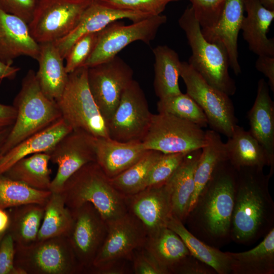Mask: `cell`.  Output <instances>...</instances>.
<instances>
[{"instance_id":"obj_53","label":"cell","mask_w":274,"mask_h":274,"mask_svg":"<svg viewBox=\"0 0 274 274\" xmlns=\"http://www.w3.org/2000/svg\"><path fill=\"white\" fill-rule=\"evenodd\" d=\"M5 233H1V234H0V243H1V241H2L3 237V236H4V235H5Z\"/></svg>"},{"instance_id":"obj_5","label":"cell","mask_w":274,"mask_h":274,"mask_svg":"<svg viewBox=\"0 0 274 274\" xmlns=\"http://www.w3.org/2000/svg\"><path fill=\"white\" fill-rule=\"evenodd\" d=\"M178 23L191 49L188 62L211 85L229 96L234 95L236 86L229 73V62L225 48L204 38L191 7L184 10Z\"/></svg>"},{"instance_id":"obj_25","label":"cell","mask_w":274,"mask_h":274,"mask_svg":"<svg viewBox=\"0 0 274 274\" xmlns=\"http://www.w3.org/2000/svg\"><path fill=\"white\" fill-rule=\"evenodd\" d=\"M72 130L61 118L45 129L25 139L0 156V175L23 158L38 153L48 152Z\"/></svg>"},{"instance_id":"obj_23","label":"cell","mask_w":274,"mask_h":274,"mask_svg":"<svg viewBox=\"0 0 274 274\" xmlns=\"http://www.w3.org/2000/svg\"><path fill=\"white\" fill-rule=\"evenodd\" d=\"M242 35L251 51L257 55L274 56V39L267 33L274 19V10L264 7L258 0H244Z\"/></svg>"},{"instance_id":"obj_54","label":"cell","mask_w":274,"mask_h":274,"mask_svg":"<svg viewBox=\"0 0 274 274\" xmlns=\"http://www.w3.org/2000/svg\"><path fill=\"white\" fill-rule=\"evenodd\" d=\"M89 1H93V0H89Z\"/></svg>"},{"instance_id":"obj_51","label":"cell","mask_w":274,"mask_h":274,"mask_svg":"<svg viewBox=\"0 0 274 274\" xmlns=\"http://www.w3.org/2000/svg\"><path fill=\"white\" fill-rule=\"evenodd\" d=\"M12 127V126L0 131V151L11 131Z\"/></svg>"},{"instance_id":"obj_10","label":"cell","mask_w":274,"mask_h":274,"mask_svg":"<svg viewBox=\"0 0 274 274\" xmlns=\"http://www.w3.org/2000/svg\"><path fill=\"white\" fill-rule=\"evenodd\" d=\"M92 1L37 0L28 23L31 36L39 44L55 42L65 37L76 26Z\"/></svg>"},{"instance_id":"obj_17","label":"cell","mask_w":274,"mask_h":274,"mask_svg":"<svg viewBox=\"0 0 274 274\" xmlns=\"http://www.w3.org/2000/svg\"><path fill=\"white\" fill-rule=\"evenodd\" d=\"M125 197L128 212L140 221L147 236L166 227L172 213L169 194L165 183L146 187Z\"/></svg>"},{"instance_id":"obj_37","label":"cell","mask_w":274,"mask_h":274,"mask_svg":"<svg viewBox=\"0 0 274 274\" xmlns=\"http://www.w3.org/2000/svg\"><path fill=\"white\" fill-rule=\"evenodd\" d=\"M51 191L30 187L19 181L0 175V209L36 203L45 206Z\"/></svg>"},{"instance_id":"obj_34","label":"cell","mask_w":274,"mask_h":274,"mask_svg":"<svg viewBox=\"0 0 274 274\" xmlns=\"http://www.w3.org/2000/svg\"><path fill=\"white\" fill-rule=\"evenodd\" d=\"M49 161L48 153L34 154L20 159L3 174L32 188L50 190L52 180Z\"/></svg>"},{"instance_id":"obj_3","label":"cell","mask_w":274,"mask_h":274,"mask_svg":"<svg viewBox=\"0 0 274 274\" xmlns=\"http://www.w3.org/2000/svg\"><path fill=\"white\" fill-rule=\"evenodd\" d=\"M60 192L70 209L91 203L108 225L128 212L125 197L112 186L96 161L86 164L73 174Z\"/></svg>"},{"instance_id":"obj_11","label":"cell","mask_w":274,"mask_h":274,"mask_svg":"<svg viewBox=\"0 0 274 274\" xmlns=\"http://www.w3.org/2000/svg\"><path fill=\"white\" fill-rule=\"evenodd\" d=\"M167 21L165 15L151 16L129 25L116 21L98 32L95 47L84 64L90 67L116 56L129 44L137 41L149 44L159 28Z\"/></svg>"},{"instance_id":"obj_31","label":"cell","mask_w":274,"mask_h":274,"mask_svg":"<svg viewBox=\"0 0 274 274\" xmlns=\"http://www.w3.org/2000/svg\"><path fill=\"white\" fill-rule=\"evenodd\" d=\"M206 144L201 148V153L194 173L195 187L191 197L188 214L193 208L197 197L210 180L217 166L228 159L225 143L220 133L212 130L206 131ZM188 215V214H187Z\"/></svg>"},{"instance_id":"obj_44","label":"cell","mask_w":274,"mask_h":274,"mask_svg":"<svg viewBox=\"0 0 274 274\" xmlns=\"http://www.w3.org/2000/svg\"><path fill=\"white\" fill-rule=\"evenodd\" d=\"M15 246L6 232L0 243V274H23L15 264Z\"/></svg>"},{"instance_id":"obj_48","label":"cell","mask_w":274,"mask_h":274,"mask_svg":"<svg viewBox=\"0 0 274 274\" xmlns=\"http://www.w3.org/2000/svg\"><path fill=\"white\" fill-rule=\"evenodd\" d=\"M16 114V110L13 105L0 103V131L13 126Z\"/></svg>"},{"instance_id":"obj_47","label":"cell","mask_w":274,"mask_h":274,"mask_svg":"<svg viewBox=\"0 0 274 274\" xmlns=\"http://www.w3.org/2000/svg\"><path fill=\"white\" fill-rule=\"evenodd\" d=\"M125 260L107 263L91 268L89 271L96 274H124L128 271Z\"/></svg>"},{"instance_id":"obj_6","label":"cell","mask_w":274,"mask_h":274,"mask_svg":"<svg viewBox=\"0 0 274 274\" xmlns=\"http://www.w3.org/2000/svg\"><path fill=\"white\" fill-rule=\"evenodd\" d=\"M88 67L68 74L66 85L56 101L61 118L73 129L83 130L94 138H110L107 124L90 91Z\"/></svg>"},{"instance_id":"obj_22","label":"cell","mask_w":274,"mask_h":274,"mask_svg":"<svg viewBox=\"0 0 274 274\" xmlns=\"http://www.w3.org/2000/svg\"><path fill=\"white\" fill-rule=\"evenodd\" d=\"M96 162L110 179L140 159L148 151L142 141L119 142L110 138H95Z\"/></svg>"},{"instance_id":"obj_15","label":"cell","mask_w":274,"mask_h":274,"mask_svg":"<svg viewBox=\"0 0 274 274\" xmlns=\"http://www.w3.org/2000/svg\"><path fill=\"white\" fill-rule=\"evenodd\" d=\"M94 139L83 130L73 129L47 152L50 161L57 165L50 191L60 192L73 174L86 164L96 161Z\"/></svg>"},{"instance_id":"obj_29","label":"cell","mask_w":274,"mask_h":274,"mask_svg":"<svg viewBox=\"0 0 274 274\" xmlns=\"http://www.w3.org/2000/svg\"><path fill=\"white\" fill-rule=\"evenodd\" d=\"M227 253L231 274L274 273V227L255 248L243 252Z\"/></svg>"},{"instance_id":"obj_24","label":"cell","mask_w":274,"mask_h":274,"mask_svg":"<svg viewBox=\"0 0 274 274\" xmlns=\"http://www.w3.org/2000/svg\"><path fill=\"white\" fill-rule=\"evenodd\" d=\"M201 149L189 152L165 183L169 194L172 216L184 224L195 187L194 173Z\"/></svg>"},{"instance_id":"obj_12","label":"cell","mask_w":274,"mask_h":274,"mask_svg":"<svg viewBox=\"0 0 274 274\" xmlns=\"http://www.w3.org/2000/svg\"><path fill=\"white\" fill-rule=\"evenodd\" d=\"M133 71L130 66L117 56L88 67L89 88L107 124L124 91L133 80Z\"/></svg>"},{"instance_id":"obj_38","label":"cell","mask_w":274,"mask_h":274,"mask_svg":"<svg viewBox=\"0 0 274 274\" xmlns=\"http://www.w3.org/2000/svg\"><path fill=\"white\" fill-rule=\"evenodd\" d=\"M158 113H166L188 121L203 128L208 121L198 104L186 93L160 98L157 104Z\"/></svg>"},{"instance_id":"obj_42","label":"cell","mask_w":274,"mask_h":274,"mask_svg":"<svg viewBox=\"0 0 274 274\" xmlns=\"http://www.w3.org/2000/svg\"><path fill=\"white\" fill-rule=\"evenodd\" d=\"M201 28H210L219 19L226 0H188Z\"/></svg>"},{"instance_id":"obj_45","label":"cell","mask_w":274,"mask_h":274,"mask_svg":"<svg viewBox=\"0 0 274 274\" xmlns=\"http://www.w3.org/2000/svg\"><path fill=\"white\" fill-rule=\"evenodd\" d=\"M36 3L37 0H0V8L28 23L32 19Z\"/></svg>"},{"instance_id":"obj_32","label":"cell","mask_w":274,"mask_h":274,"mask_svg":"<svg viewBox=\"0 0 274 274\" xmlns=\"http://www.w3.org/2000/svg\"><path fill=\"white\" fill-rule=\"evenodd\" d=\"M166 227L176 232L185 243L190 253L212 267L218 274H231L230 258L227 252L208 245L193 234L178 218L170 217Z\"/></svg>"},{"instance_id":"obj_19","label":"cell","mask_w":274,"mask_h":274,"mask_svg":"<svg viewBox=\"0 0 274 274\" xmlns=\"http://www.w3.org/2000/svg\"><path fill=\"white\" fill-rule=\"evenodd\" d=\"M244 12V0H226L216 23L211 27L201 28L207 41L220 44L225 48L229 66L236 75L242 71L238 59L237 39Z\"/></svg>"},{"instance_id":"obj_9","label":"cell","mask_w":274,"mask_h":274,"mask_svg":"<svg viewBox=\"0 0 274 274\" xmlns=\"http://www.w3.org/2000/svg\"><path fill=\"white\" fill-rule=\"evenodd\" d=\"M206 139V131L202 128L171 114L158 113L153 114L142 142L147 150L166 154L201 149Z\"/></svg>"},{"instance_id":"obj_41","label":"cell","mask_w":274,"mask_h":274,"mask_svg":"<svg viewBox=\"0 0 274 274\" xmlns=\"http://www.w3.org/2000/svg\"><path fill=\"white\" fill-rule=\"evenodd\" d=\"M109 7L139 12L150 16L161 14L167 5L178 0H96Z\"/></svg>"},{"instance_id":"obj_18","label":"cell","mask_w":274,"mask_h":274,"mask_svg":"<svg viewBox=\"0 0 274 274\" xmlns=\"http://www.w3.org/2000/svg\"><path fill=\"white\" fill-rule=\"evenodd\" d=\"M149 16H151L139 12L109 7L93 0L84 10L76 26L54 43L65 59L73 44L83 36L97 32L120 19H127L134 22Z\"/></svg>"},{"instance_id":"obj_4","label":"cell","mask_w":274,"mask_h":274,"mask_svg":"<svg viewBox=\"0 0 274 274\" xmlns=\"http://www.w3.org/2000/svg\"><path fill=\"white\" fill-rule=\"evenodd\" d=\"M13 106L16 110V117L0 156L61 118L56 101L43 92L32 70H28L22 79Z\"/></svg>"},{"instance_id":"obj_16","label":"cell","mask_w":274,"mask_h":274,"mask_svg":"<svg viewBox=\"0 0 274 274\" xmlns=\"http://www.w3.org/2000/svg\"><path fill=\"white\" fill-rule=\"evenodd\" d=\"M147 236L140 221L128 212L108 225L107 235L91 268L111 262L131 260L132 253L143 246Z\"/></svg>"},{"instance_id":"obj_40","label":"cell","mask_w":274,"mask_h":274,"mask_svg":"<svg viewBox=\"0 0 274 274\" xmlns=\"http://www.w3.org/2000/svg\"><path fill=\"white\" fill-rule=\"evenodd\" d=\"M98 32L83 36L72 46L65 60L68 74L84 66L92 53L97 40Z\"/></svg>"},{"instance_id":"obj_52","label":"cell","mask_w":274,"mask_h":274,"mask_svg":"<svg viewBox=\"0 0 274 274\" xmlns=\"http://www.w3.org/2000/svg\"><path fill=\"white\" fill-rule=\"evenodd\" d=\"M264 7L270 10H274V0H258Z\"/></svg>"},{"instance_id":"obj_39","label":"cell","mask_w":274,"mask_h":274,"mask_svg":"<svg viewBox=\"0 0 274 274\" xmlns=\"http://www.w3.org/2000/svg\"><path fill=\"white\" fill-rule=\"evenodd\" d=\"M187 153H163L151 168L145 188L164 184L181 164Z\"/></svg>"},{"instance_id":"obj_36","label":"cell","mask_w":274,"mask_h":274,"mask_svg":"<svg viewBox=\"0 0 274 274\" xmlns=\"http://www.w3.org/2000/svg\"><path fill=\"white\" fill-rule=\"evenodd\" d=\"M163 154L148 150L137 162L118 175L110 179L112 186L124 196H129L145 188L149 172Z\"/></svg>"},{"instance_id":"obj_26","label":"cell","mask_w":274,"mask_h":274,"mask_svg":"<svg viewBox=\"0 0 274 274\" xmlns=\"http://www.w3.org/2000/svg\"><path fill=\"white\" fill-rule=\"evenodd\" d=\"M39 44L36 78L43 92L50 99L56 101L61 95L68 78L64 59L54 42Z\"/></svg>"},{"instance_id":"obj_13","label":"cell","mask_w":274,"mask_h":274,"mask_svg":"<svg viewBox=\"0 0 274 274\" xmlns=\"http://www.w3.org/2000/svg\"><path fill=\"white\" fill-rule=\"evenodd\" d=\"M153 114L139 83L133 80L124 91L107 122L110 138L119 142L141 141L149 127Z\"/></svg>"},{"instance_id":"obj_50","label":"cell","mask_w":274,"mask_h":274,"mask_svg":"<svg viewBox=\"0 0 274 274\" xmlns=\"http://www.w3.org/2000/svg\"><path fill=\"white\" fill-rule=\"evenodd\" d=\"M10 222L9 212L6 210L0 209V234L6 233Z\"/></svg>"},{"instance_id":"obj_14","label":"cell","mask_w":274,"mask_h":274,"mask_svg":"<svg viewBox=\"0 0 274 274\" xmlns=\"http://www.w3.org/2000/svg\"><path fill=\"white\" fill-rule=\"evenodd\" d=\"M70 210L73 221L66 237L84 272L88 271L106 238L108 224L90 203Z\"/></svg>"},{"instance_id":"obj_43","label":"cell","mask_w":274,"mask_h":274,"mask_svg":"<svg viewBox=\"0 0 274 274\" xmlns=\"http://www.w3.org/2000/svg\"><path fill=\"white\" fill-rule=\"evenodd\" d=\"M131 260L135 274H168L143 246L133 252Z\"/></svg>"},{"instance_id":"obj_28","label":"cell","mask_w":274,"mask_h":274,"mask_svg":"<svg viewBox=\"0 0 274 274\" xmlns=\"http://www.w3.org/2000/svg\"><path fill=\"white\" fill-rule=\"evenodd\" d=\"M225 145L228 160L236 170L242 168L263 169L268 166L262 147L249 131L238 125Z\"/></svg>"},{"instance_id":"obj_27","label":"cell","mask_w":274,"mask_h":274,"mask_svg":"<svg viewBox=\"0 0 274 274\" xmlns=\"http://www.w3.org/2000/svg\"><path fill=\"white\" fill-rule=\"evenodd\" d=\"M143 247L168 274L175 273L192 255L181 237L167 227L147 236Z\"/></svg>"},{"instance_id":"obj_46","label":"cell","mask_w":274,"mask_h":274,"mask_svg":"<svg viewBox=\"0 0 274 274\" xmlns=\"http://www.w3.org/2000/svg\"><path fill=\"white\" fill-rule=\"evenodd\" d=\"M257 71L262 73L268 80V85L272 92H274V56H258L255 62Z\"/></svg>"},{"instance_id":"obj_20","label":"cell","mask_w":274,"mask_h":274,"mask_svg":"<svg viewBox=\"0 0 274 274\" xmlns=\"http://www.w3.org/2000/svg\"><path fill=\"white\" fill-rule=\"evenodd\" d=\"M40 49L28 23L0 8V60L12 64L14 59L21 56L37 60Z\"/></svg>"},{"instance_id":"obj_33","label":"cell","mask_w":274,"mask_h":274,"mask_svg":"<svg viewBox=\"0 0 274 274\" xmlns=\"http://www.w3.org/2000/svg\"><path fill=\"white\" fill-rule=\"evenodd\" d=\"M44 206L29 203L11 208L10 222L6 232L11 236L15 245L25 246L37 241Z\"/></svg>"},{"instance_id":"obj_2","label":"cell","mask_w":274,"mask_h":274,"mask_svg":"<svg viewBox=\"0 0 274 274\" xmlns=\"http://www.w3.org/2000/svg\"><path fill=\"white\" fill-rule=\"evenodd\" d=\"M236 170L230 238L238 244L249 245L274 227V202L268 189L271 177L256 168Z\"/></svg>"},{"instance_id":"obj_7","label":"cell","mask_w":274,"mask_h":274,"mask_svg":"<svg viewBox=\"0 0 274 274\" xmlns=\"http://www.w3.org/2000/svg\"><path fill=\"white\" fill-rule=\"evenodd\" d=\"M15 246V264L23 274H77L84 272L66 236Z\"/></svg>"},{"instance_id":"obj_21","label":"cell","mask_w":274,"mask_h":274,"mask_svg":"<svg viewBox=\"0 0 274 274\" xmlns=\"http://www.w3.org/2000/svg\"><path fill=\"white\" fill-rule=\"evenodd\" d=\"M268 84L263 79L258 82L256 96L247 113L251 134L265 152L272 177L274 172V102Z\"/></svg>"},{"instance_id":"obj_8","label":"cell","mask_w":274,"mask_h":274,"mask_svg":"<svg viewBox=\"0 0 274 274\" xmlns=\"http://www.w3.org/2000/svg\"><path fill=\"white\" fill-rule=\"evenodd\" d=\"M180 77L186 93L201 108L211 129L230 137L238 120L229 96L209 84L188 62H182Z\"/></svg>"},{"instance_id":"obj_1","label":"cell","mask_w":274,"mask_h":274,"mask_svg":"<svg viewBox=\"0 0 274 274\" xmlns=\"http://www.w3.org/2000/svg\"><path fill=\"white\" fill-rule=\"evenodd\" d=\"M236 180V170L229 160L221 162L198 195L185 221L192 234L216 248L231 241Z\"/></svg>"},{"instance_id":"obj_35","label":"cell","mask_w":274,"mask_h":274,"mask_svg":"<svg viewBox=\"0 0 274 274\" xmlns=\"http://www.w3.org/2000/svg\"><path fill=\"white\" fill-rule=\"evenodd\" d=\"M72 221L71 211L65 205L61 193L51 192L44 206V216L37 240L66 236Z\"/></svg>"},{"instance_id":"obj_49","label":"cell","mask_w":274,"mask_h":274,"mask_svg":"<svg viewBox=\"0 0 274 274\" xmlns=\"http://www.w3.org/2000/svg\"><path fill=\"white\" fill-rule=\"evenodd\" d=\"M20 67L6 63L0 60V80L3 79H14L19 72Z\"/></svg>"},{"instance_id":"obj_30","label":"cell","mask_w":274,"mask_h":274,"mask_svg":"<svg viewBox=\"0 0 274 274\" xmlns=\"http://www.w3.org/2000/svg\"><path fill=\"white\" fill-rule=\"evenodd\" d=\"M155 62L153 86L159 99L181 93L179 80L182 62L178 53L166 45L153 49Z\"/></svg>"}]
</instances>
